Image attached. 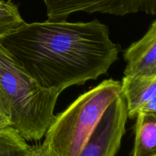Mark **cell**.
<instances>
[{"label":"cell","instance_id":"obj_3","mask_svg":"<svg viewBox=\"0 0 156 156\" xmlns=\"http://www.w3.org/2000/svg\"><path fill=\"white\" fill-rule=\"evenodd\" d=\"M120 93L121 82L107 79L56 115L43 142L51 155L79 156L104 113Z\"/></svg>","mask_w":156,"mask_h":156},{"label":"cell","instance_id":"obj_8","mask_svg":"<svg viewBox=\"0 0 156 156\" xmlns=\"http://www.w3.org/2000/svg\"><path fill=\"white\" fill-rule=\"evenodd\" d=\"M136 119L133 156H155L156 112H140Z\"/></svg>","mask_w":156,"mask_h":156},{"label":"cell","instance_id":"obj_2","mask_svg":"<svg viewBox=\"0 0 156 156\" xmlns=\"http://www.w3.org/2000/svg\"><path fill=\"white\" fill-rule=\"evenodd\" d=\"M0 85L11 109V125L27 141L44 137L56 115L60 91L41 87L0 43Z\"/></svg>","mask_w":156,"mask_h":156},{"label":"cell","instance_id":"obj_6","mask_svg":"<svg viewBox=\"0 0 156 156\" xmlns=\"http://www.w3.org/2000/svg\"><path fill=\"white\" fill-rule=\"evenodd\" d=\"M124 76L156 75V19L144 36L124 51Z\"/></svg>","mask_w":156,"mask_h":156},{"label":"cell","instance_id":"obj_9","mask_svg":"<svg viewBox=\"0 0 156 156\" xmlns=\"http://www.w3.org/2000/svg\"><path fill=\"white\" fill-rule=\"evenodd\" d=\"M30 146L13 127L0 128V156H32Z\"/></svg>","mask_w":156,"mask_h":156},{"label":"cell","instance_id":"obj_13","mask_svg":"<svg viewBox=\"0 0 156 156\" xmlns=\"http://www.w3.org/2000/svg\"><path fill=\"white\" fill-rule=\"evenodd\" d=\"M140 112H156V97L140 109Z\"/></svg>","mask_w":156,"mask_h":156},{"label":"cell","instance_id":"obj_5","mask_svg":"<svg viewBox=\"0 0 156 156\" xmlns=\"http://www.w3.org/2000/svg\"><path fill=\"white\" fill-rule=\"evenodd\" d=\"M47 20H66L76 12L104 13L118 16L138 12L156 15V0H42Z\"/></svg>","mask_w":156,"mask_h":156},{"label":"cell","instance_id":"obj_1","mask_svg":"<svg viewBox=\"0 0 156 156\" xmlns=\"http://www.w3.org/2000/svg\"><path fill=\"white\" fill-rule=\"evenodd\" d=\"M0 43L41 87L60 92L106 74L119 53L98 20L25 22Z\"/></svg>","mask_w":156,"mask_h":156},{"label":"cell","instance_id":"obj_12","mask_svg":"<svg viewBox=\"0 0 156 156\" xmlns=\"http://www.w3.org/2000/svg\"><path fill=\"white\" fill-rule=\"evenodd\" d=\"M32 156H51L50 151L44 144L33 146V155Z\"/></svg>","mask_w":156,"mask_h":156},{"label":"cell","instance_id":"obj_4","mask_svg":"<svg viewBox=\"0 0 156 156\" xmlns=\"http://www.w3.org/2000/svg\"><path fill=\"white\" fill-rule=\"evenodd\" d=\"M127 119L126 102L121 91L104 113L79 156H116Z\"/></svg>","mask_w":156,"mask_h":156},{"label":"cell","instance_id":"obj_14","mask_svg":"<svg viewBox=\"0 0 156 156\" xmlns=\"http://www.w3.org/2000/svg\"><path fill=\"white\" fill-rule=\"evenodd\" d=\"M155 156H156V155H155Z\"/></svg>","mask_w":156,"mask_h":156},{"label":"cell","instance_id":"obj_7","mask_svg":"<svg viewBox=\"0 0 156 156\" xmlns=\"http://www.w3.org/2000/svg\"><path fill=\"white\" fill-rule=\"evenodd\" d=\"M121 91L126 102L128 118H136L140 109L156 97V75L124 76Z\"/></svg>","mask_w":156,"mask_h":156},{"label":"cell","instance_id":"obj_10","mask_svg":"<svg viewBox=\"0 0 156 156\" xmlns=\"http://www.w3.org/2000/svg\"><path fill=\"white\" fill-rule=\"evenodd\" d=\"M25 23L12 0H0V38L18 30Z\"/></svg>","mask_w":156,"mask_h":156},{"label":"cell","instance_id":"obj_11","mask_svg":"<svg viewBox=\"0 0 156 156\" xmlns=\"http://www.w3.org/2000/svg\"><path fill=\"white\" fill-rule=\"evenodd\" d=\"M11 125V109L8 99L0 85V128Z\"/></svg>","mask_w":156,"mask_h":156}]
</instances>
